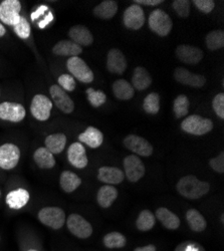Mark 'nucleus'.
I'll return each instance as SVG.
<instances>
[{
    "mask_svg": "<svg viewBox=\"0 0 224 251\" xmlns=\"http://www.w3.org/2000/svg\"><path fill=\"white\" fill-rule=\"evenodd\" d=\"M134 251H156V247L154 245L150 244V245L143 246V247H138Z\"/></svg>",
    "mask_w": 224,
    "mask_h": 251,
    "instance_id": "09e8293b",
    "label": "nucleus"
},
{
    "mask_svg": "<svg viewBox=\"0 0 224 251\" xmlns=\"http://www.w3.org/2000/svg\"><path fill=\"white\" fill-rule=\"evenodd\" d=\"M193 3L203 13H210L215 7L213 0H194Z\"/></svg>",
    "mask_w": 224,
    "mask_h": 251,
    "instance_id": "37998d69",
    "label": "nucleus"
},
{
    "mask_svg": "<svg viewBox=\"0 0 224 251\" xmlns=\"http://www.w3.org/2000/svg\"><path fill=\"white\" fill-rule=\"evenodd\" d=\"M29 193L24 188L10 191L6 196V204L9 208L18 210V209L24 208L29 201Z\"/></svg>",
    "mask_w": 224,
    "mask_h": 251,
    "instance_id": "4be33fe9",
    "label": "nucleus"
},
{
    "mask_svg": "<svg viewBox=\"0 0 224 251\" xmlns=\"http://www.w3.org/2000/svg\"><path fill=\"white\" fill-rule=\"evenodd\" d=\"M118 197V190L112 185H105L100 188L97 194V201L103 208H109Z\"/></svg>",
    "mask_w": 224,
    "mask_h": 251,
    "instance_id": "a878e982",
    "label": "nucleus"
},
{
    "mask_svg": "<svg viewBox=\"0 0 224 251\" xmlns=\"http://www.w3.org/2000/svg\"><path fill=\"white\" fill-rule=\"evenodd\" d=\"M152 83V77L148 71L143 67H137L134 70L132 77V87L137 91H144L148 89Z\"/></svg>",
    "mask_w": 224,
    "mask_h": 251,
    "instance_id": "b1692460",
    "label": "nucleus"
},
{
    "mask_svg": "<svg viewBox=\"0 0 224 251\" xmlns=\"http://www.w3.org/2000/svg\"><path fill=\"white\" fill-rule=\"evenodd\" d=\"M124 174H126L129 181L133 183L138 182L146 172L144 163L136 155H130L124 159Z\"/></svg>",
    "mask_w": 224,
    "mask_h": 251,
    "instance_id": "f8f14e48",
    "label": "nucleus"
},
{
    "mask_svg": "<svg viewBox=\"0 0 224 251\" xmlns=\"http://www.w3.org/2000/svg\"><path fill=\"white\" fill-rule=\"evenodd\" d=\"M156 217L163 224V226L166 227L167 229L176 230L180 226V219L178 218V216L165 207L157 209Z\"/></svg>",
    "mask_w": 224,
    "mask_h": 251,
    "instance_id": "bb28decb",
    "label": "nucleus"
},
{
    "mask_svg": "<svg viewBox=\"0 0 224 251\" xmlns=\"http://www.w3.org/2000/svg\"><path fill=\"white\" fill-rule=\"evenodd\" d=\"M118 11V4L113 0H105L94 9V14L101 19H111Z\"/></svg>",
    "mask_w": 224,
    "mask_h": 251,
    "instance_id": "2f4dec72",
    "label": "nucleus"
},
{
    "mask_svg": "<svg viewBox=\"0 0 224 251\" xmlns=\"http://www.w3.org/2000/svg\"><path fill=\"white\" fill-rule=\"evenodd\" d=\"M38 220L50 228L60 229L66 223V213L59 207H45L38 212Z\"/></svg>",
    "mask_w": 224,
    "mask_h": 251,
    "instance_id": "20e7f679",
    "label": "nucleus"
},
{
    "mask_svg": "<svg viewBox=\"0 0 224 251\" xmlns=\"http://www.w3.org/2000/svg\"><path fill=\"white\" fill-rule=\"evenodd\" d=\"M148 24L150 29L160 36H167L173 26L172 19L162 9H155L151 12Z\"/></svg>",
    "mask_w": 224,
    "mask_h": 251,
    "instance_id": "7ed1b4c3",
    "label": "nucleus"
},
{
    "mask_svg": "<svg viewBox=\"0 0 224 251\" xmlns=\"http://www.w3.org/2000/svg\"><path fill=\"white\" fill-rule=\"evenodd\" d=\"M52 101L45 95H35L30 103L31 115L40 122H46L50 118Z\"/></svg>",
    "mask_w": 224,
    "mask_h": 251,
    "instance_id": "423d86ee",
    "label": "nucleus"
},
{
    "mask_svg": "<svg viewBox=\"0 0 224 251\" xmlns=\"http://www.w3.org/2000/svg\"><path fill=\"white\" fill-rule=\"evenodd\" d=\"M52 19H53V15H52L51 12H50V13L47 15V17L45 18L44 22H42V23H40V24L38 25L39 28H45L48 25H50V23L52 22Z\"/></svg>",
    "mask_w": 224,
    "mask_h": 251,
    "instance_id": "de8ad7c7",
    "label": "nucleus"
},
{
    "mask_svg": "<svg viewBox=\"0 0 224 251\" xmlns=\"http://www.w3.org/2000/svg\"><path fill=\"white\" fill-rule=\"evenodd\" d=\"M69 36L72 41L79 47H89L94 43V36L92 32L85 25H75L71 27Z\"/></svg>",
    "mask_w": 224,
    "mask_h": 251,
    "instance_id": "aec40b11",
    "label": "nucleus"
},
{
    "mask_svg": "<svg viewBox=\"0 0 224 251\" xmlns=\"http://www.w3.org/2000/svg\"><path fill=\"white\" fill-rule=\"evenodd\" d=\"M176 56L183 64L194 66L203 58V51L196 47L180 45L176 50Z\"/></svg>",
    "mask_w": 224,
    "mask_h": 251,
    "instance_id": "2eb2a0df",
    "label": "nucleus"
},
{
    "mask_svg": "<svg viewBox=\"0 0 224 251\" xmlns=\"http://www.w3.org/2000/svg\"><path fill=\"white\" fill-rule=\"evenodd\" d=\"M124 145L127 149L138 156L150 157L153 153L152 145L144 138L137 135H129L124 139Z\"/></svg>",
    "mask_w": 224,
    "mask_h": 251,
    "instance_id": "9b49d317",
    "label": "nucleus"
},
{
    "mask_svg": "<svg viewBox=\"0 0 224 251\" xmlns=\"http://www.w3.org/2000/svg\"><path fill=\"white\" fill-rule=\"evenodd\" d=\"M181 129L190 135L202 136L209 133L213 129V123L207 118H203L199 115H192L181 123Z\"/></svg>",
    "mask_w": 224,
    "mask_h": 251,
    "instance_id": "f03ea898",
    "label": "nucleus"
},
{
    "mask_svg": "<svg viewBox=\"0 0 224 251\" xmlns=\"http://www.w3.org/2000/svg\"><path fill=\"white\" fill-rule=\"evenodd\" d=\"M67 68L71 73V75L81 82L90 83L94 80L93 71L86 64V61L78 56L70 57L67 62Z\"/></svg>",
    "mask_w": 224,
    "mask_h": 251,
    "instance_id": "39448f33",
    "label": "nucleus"
},
{
    "mask_svg": "<svg viewBox=\"0 0 224 251\" xmlns=\"http://www.w3.org/2000/svg\"><path fill=\"white\" fill-rule=\"evenodd\" d=\"M126 243H127L126 237L119 232H111L104 237L105 246L111 249L122 248L126 245Z\"/></svg>",
    "mask_w": 224,
    "mask_h": 251,
    "instance_id": "e433bc0d",
    "label": "nucleus"
},
{
    "mask_svg": "<svg viewBox=\"0 0 224 251\" xmlns=\"http://www.w3.org/2000/svg\"><path fill=\"white\" fill-rule=\"evenodd\" d=\"M59 184L66 193H72L80 186L81 180L75 173L71 171H65L59 177Z\"/></svg>",
    "mask_w": 224,
    "mask_h": 251,
    "instance_id": "c756f323",
    "label": "nucleus"
},
{
    "mask_svg": "<svg viewBox=\"0 0 224 251\" xmlns=\"http://www.w3.org/2000/svg\"><path fill=\"white\" fill-rule=\"evenodd\" d=\"M33 160L40 169H51L55 166L53 155L46 147H40L34 152Z\"/></svg>",
    "mask_w": 224,
    "mask_h": 251,
    "instance_id": "cd10ccee",
    "label": "nucleus"
},
{
    "mask_svg": "<svg viewBox=\"0 0 224 251\" xmlns=\"http://www.w3.org/2000/svg\"><path fill=\"white\" fill-rule=\"evenodd\" d=\"M87 96L90 103L94 108H99L106 102L107 96L103 91H96L92 88L87 90Z\"/></svg>",
    "mask_w": 224,
    "mask_h": 251,
    "instance_id": "4c0bfd02",
    "label": "nucleus"
},
{
    "mask_svg": "<svg viewBox=\"0 0 224 251\" xmlns=\"http://www.w3.org/2000/svg\"><path fill=\"white\" fill-rule=\"evenodd\" d=\"M172 6L175 10V12L180 16V17H188L190 14V6L191 2L188 1V0H175L172 3Z\"/></svg>",
    "mask_w": 224,
    "mask_h": 251,
    "instance_id": "ea45409f",
    "label": "nucleus"
},
{
    "mask_svg": "<svg viewBox=\"0 0 224 251\" xmlns=\"http://www.w3.org/2000/svg\"><path fill=\"white\" fill-rule=\"evenodd\" d=\"M208 50L214 51L221 50L224 47V31L222 29L210 31L205 38Z\"/></svg>",
    "mask_w": 224,
    "mask_h": 251,
    "instance_id": "473e14b6",
    "label": "nucleus"
},
{
    "mask_svg": "<svg viewBox=\"0 0 224 251\" xmlns=\"http://www.w3.org/2000/svg\"><path fill=\"white\" fill-rule=\"evenodd\" d=\"M46 148L52 154L57 155L62 153L67 145V137L63 133L51 134L46 138Z\"/></svg>",
    "mask_w": 224,
    "mask_h": 251,
    "instance_id": "393cba45",
    "label": "nucleus"
},
{
    "mask_svg": "<svg viewBox=\"0 0 224 251\" xmlns=\"http://www.w3.org/2000/svg\"><path fill=\"white\" fill-rule=\"evenodd\" d=\"M20 159V150L16 145L11 143L0 146V168L11 170L17 166Z\"/></svg>",
    "mask_w": 224,
    "mask_h": 251,
    "instance_id": "1a4fd4ad",
    "label": "nucleus"
},
{
    "mask_svg": "<svg viewBox=\"0 0 224 251\" xmlns=\"http://www.w3.org/2000/svg\"><path fill=\"white\" fill-rule=\"evenodd\" d=\"M221 222H224V214H221Z\"/></svg>",
    "mask_w": 224,
    "mask_h": 251,
    "instance_id": "3c124183",
    "label": "nucleus"
},
{
    "mask_svg": "<svg viewBox=\"0 0 224 251\" xmlns=\"http://www.w3.org/2000/svg\"><path fill=\"white\" fill-rule=\"evenodd\" d=\"M57 82H58V86L66 92H73L76 87L75 77L68 74H64L60 75L57 79Z\"/></svg>",
    "mask_w": 224,
    "mask_h": 251,
    "instance_id": "a19ab883",
    "label": "nucleus"
},
{
    "mask_svg": "<svg viewBox=\"0 0 224 251\" xmlns=\"http://www.w3.org/2000/svg\"><path fill=\"white\" fill-rule=\"evenodd\" d=\"M134 2L138 5L144 4V5H151V6H155L163 3L162 0H134Z\"/></svg>",
    "mask_w": 224,
    "mask_h": 251,
    "instance_id": "a18cd8bd",
    "label": "nucleus"
},
{
    "mask_svg": "<svg viewBox=\"0 0 224 251\" xmlns=\"http://www.w3.org/2000/svg\"><path fill=\"white\" fill-rule=\"evenodd\" d=\"M67 225L70 232L77 238L86 239L93 233L91 223L78 214H71L67 219Z\"/></svg>",
    "mask_w": 224,
    "mask_h": 251,
    "instance_id": "6e6552de",
    "label": "nucleus"
},
{
    "mask_svg": "<svg viewBox=\"0 0 224 251\" xmlns=\"http://www.w3.org/2000/svg\"><path fill=\"white\" fill-rule=\"evenodd\" d=\"M27 251H37V250H35V249H29V250H27Z\"/></svg>",
    "mask_w": 224,
    "mask_h": 251,
    "instance_id": "603ef678",
    "label": "nucleus"
},
{
    "mask_svg": "<svg viewBox=\"0 0 224 251\" xmlns=\"http://www.w3.org/2000/svg\"><path fill=\"white\" fill-rule=\"evenodd\" d=\"M26 116V112L23 104L18 102L3 101L0 103V119L12 123L22 122Z\"/></svg>",
    "mask_w": 224,
    "mask_h": 251,
    "instance_id": "9d476101",
    "label": "nucleus"
},
{
    "mask_svg": "<svg viewBox=\"0 0 224 251\" xmlns=\"http://www.w3.org/2000/svg\"><path fill=\"white\" fill-rule=\"evenodd\" d=\"M143 109L147 114L156 115L160 111V96L157 93L149 94L143 102Z\"/></svg>",
    "mask_w": 224,
    "mask_h": 251,
    "instance_id": "c9c22d12",
    "label": "nucleus"
},
{
    "mask_svg": "<svg viewBox=\"0 0 224 251\" xmlns=\"http://www.w3.org/2000/svg\"><path fill=\"white\" fill-rule=\"evenodd\" d=\"M174 77L178 82L182 83V85L190 86L193 88H202L206 82V78L204 77V75L192 74L184 68H177L174 72Z\"/></svg>",
    "mask_w": 224,
    "mask_h": 251,
    "instance_id": "dca6fc26",
    "label": "nucleus"
},
{
    "mask_svg": "<svg viewBox=\"0 0 224 251\" xmlns=\"http://www.w3.org/2000/svg\"><path fill=\"white\" fill-rule=\"evenodd\" d=\"M209 165L215 172L224 173V153L221 152L217 157L212 158L209 161Z\"/></svg>",
    "mask_w": 224,
    "mask_h": 251,
    "instance_id": "c03bdc74",
    "label": "nucleus"
},
{
    "mask_svg": "<svg viewBox=\"0 0 224 251\" xmlns=\"http://www.w3.org/2000/svg\"><path fill=\"white\" fill-rule=\"evenodd\" d=\"M79 143H84L92 149H97L104 142V135L99 129L89 127L84 133L78 136Z\"/></svg>",
    "mask_w": 224,
    "mask_h": 251,
    "instance_id": "5701e85b",
    "label": "nucleus"
},
{
    "mask_svg": "<svg viewBox=\"0 0 224 251\" xmlns=\"http://www.w3.org/2000/svg\"><path fill=\"white\" fill-rule=\"evenodd\" d=\"M69 162L77 169H84L88 165V157L83 144L75 142L70 146L68 150Z\"/></svg>",
    "mask_w": 224,
    "mask_h": 251,
    "instance_id": "f3484780",
    "label": "nucleus"
},
{
    "mask_svg": "<svg viewBox=\"0 0 224 251\" xmlns=\"http://www.w3.org/2000/svg\"><path fill=\"white\" fill-rule=\"evenodd\" d=\"M22 4L18 0H4L0 3V20L6 25L14 26L20 19Z\"/></svg>",
    "mask_w": 224,
    "mask_h": 251,
    "instance_id": "0eeeda50",
    "label": "nucleus"
},
{
    "mask_svg": "<svg viewBox=\"0 0 224 251\" xmlns=\"http://www.w3.org/2000/svg\"><path fill=\"white\" fill-rule=\"evenodd\" d=\"M212 107L215 114L220 118L224 119V94L220 93L215 96L212 101Z\"/></svg>",
    "mask_w": 224,
    "mask_h": 251,
    "instance_id": "79ce46f5",
    "label": "nucleus"
},
{
    "mask_svg": "<svg viewBox=\"0 0 224 251\" xmlns=\"http://www.w3.org/2000/svg\"><path fill=\"white\" fill-rule=\"evenodd\" d=\"M186 220L189 227L194 232L204 231L207 226V222L204 216H203L198 210H196V209H189L186 212Z\"/></svg>",
    "mask_w": 224,
    "mask_h": 251,
    "instance_id": "7c9ffc66",
    "label": "nucleus"
},
{
    "mask_svg": "<svg viewBox=\"0 0 224 251\" xmlns=\"http://www.w3.org/2000/svg\"><path fill=\"white\" fill-rule=\"evenodd\" d=\"M45 11H48V7H47V6L43 5V6L38 7V8L31 14V19H32V20L37 19L40 15H43V14L45 13Z\"/></svg>",
    "mask_w": 224,
    "mask_h": 251,
    "instance_id": "49530a36",
    "label": "nucleus"
},
{
    "mask_svg": "<svg viewBox=\"0 0 224 251\" xmlns=\"http://www.w3.org/2000/svg\"><path fill=\"white\" fill-rule=\"evenodd\" d=\"M113 92L117 99L122 100H131L135 95V90L130 82L125 79H117L113 83Z\"/></svg>",
    "mask_w": 224,
    "mask_h": 251,
    "instance_id": "c85d7f7f",
    "label": "nucleus"
},
{
    "mask_svg": "<svg viewBox=\"0 0 224 251\" xmlns=\"http://www.w3.org/2000/svg\"><path fill=\"white\" fill-rule=\"evenodd\" d=\"M123 22L128 29H140L145 24V13L143 8L138 4H132L125 10Z\"/></svg>",
    "mask_w": 224,
    "mask_h": 251,
    "instance_id": "ddd939ff",
    "label": "nucleus"
},
{
    "mask_svg": "<svg viewBox=\"0 0 224 251\" xmlns=\"http://www.w3.org/2000/svg\"><path fill=\"white\" fill-rule=\"evenodd\" d=\"M52 52L58 56H78L83 52V49L72 40H60L53 47Z\"/></svg>",
    "mask_w": 224,
    "mask_h": 251,
    "instance_id": "412c9836",
    "label": "nucleus"
},
{
    "mask_svg": "<svg viewBox=\"0 0 224 251\" xmlns=\"http://www.w3.org/2000/svg\"><path fill=\"white\" fill-rule=\"evenodd\" d=\"M156 223V218L150 210H143L136 221V226L140 231H149Z\"/></svg>",
    "mask_w": 224,
    "mask_h": 251,
    "instance_id": "72a5a7b5",
    "label": "nucleus"
},
{
    "mask_svg": "<svg viewBox=\"0 0 224 251\" xmlns=\"http://www.w3.org/2000/svg\"><path fill=\"white\" fill-rule=\"evenodd\" d=\"M14 32L22 39H27L30 36V25L25 17H20L19 22L13 26Z\"/></svg>",
    "mask_w": 224,
    "mask_h": 251,
    "instance_id": "58836bf2",
    "label": "nucleus"
},
{
    "mask_svg": "<svg viewBox=\"0 0 224 251\" xmlns=\"http://www.w3.org/2000/svg\"><path fill=\"white\" fill-rule=\"evenodd\" d=\"M107 68L112 74L122 75L127 69V59L120 50L113 49L107 56Z\"/></svg>",
    "mask_w": 224,
    "mask_h": 251,
    "instance_id": "a211bd4d",
    "label": "nucleus"
},
{
    "mask_svg": "<svg viewBox=\"0 0 224 251\" xmlns=\"http://www.w3.org/2000/svg\"><path fill=\"white\" fill-rule=\"evenodd\" d=\"M0 197H1V190H0Z\"/></svg>",
    "mask_w": 224,
    "mask_h": 251,
    "instance_id": "864d4df0",
    "label": "nucleus"
},
{
    "mask_svg": "<svg viewBox=\"0 0 224 251\" xmlns=\"http://www.w3.org/2000/svg\"><path fill=\"white\" fill-rule=\"evenodd\" d=\"M190 102L188 98L185 95H180L178 96L173 103V111L175 114V117L177 119L183 118L188 115L189 112Z\"/></svg>",
    "mask_w": 224,
    "mask_h": 251,
    "instance_id": "f704fd0d",
    "label": "nucleus"
},
{
    "mask_svg": "<svg viewBox=\"0 0 224 251\" xmlns=\"http://www.w3.org/2000/svg\"><path fill=\"white\" fill-rule=\"evenodd\" d=\"M98 172V179L108 185L120 184L125 179L124 172L116 167H100Z\"/></svg>",
    "mask_w": 224,
    "mask_h": 251,
    "instance_id": "6ab92c4d",
    "label": "nucleus"
},
{
    "mask_svg": "<svg viewBox=\"0 0 224 251\" xmlns=\"http://www.w3.org/2000/svg\"><path fill=\"white\" fill-rule=\"evenodd\" d=\"M177 191L187 199H199L209 192L210 185L207 182L201 181L195 176L188 175L182 177L177 183Z\"/></svg>",
    "mask_w": 224,
    "mask_h": 251,
    "instance_id": "f257e3e1",
    "label": "nucleus"
},
{
    "mask_svg": "<svg viewBox=\"0 0 224 251\" xmlns=\"http://www.w3.org/2000/svg\"><path fill=\"white\" fill-rule=\"evenodd\" d=\"M5 33H6V29H5L4 25L0 23V37H3L5 35Z\"/></svg>",
    "mask_w": 224,
    "mask_h": 251,
    "instance_id": "8fccbe9b",
    "label": "nucleus"
},
{
    "mask_svg": "<svg viewBox=\"0 0 224 251\" xmlns=\"http://www.w3.org/2000/svg\"><path fill=\"white\" fill-rule=\"evenodd\" d=\"M51 99L55 106L65 114H71L75 110V102L72 98L68 95L58 85H52L50 89Z\"/></svg>",
    "mask_w": 224,
    "mask_h": 251,
    "instance_id": "4468645a",
    "label": "nucleus"
}]
</instances>
